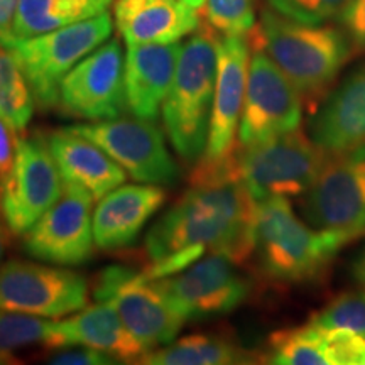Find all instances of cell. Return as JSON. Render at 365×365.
<instances>
[{
	"label": "cell",
	"instance_id": "3957f363",
	"mask_svg": "<svg viewBox=\"0 0 365 365\" xmlns=\"http://www.w3.org/2000/svg\"><path fill=\"white\" fill-rule=\"evenodd\" d=\"M350 240L339 232L307 225L282 196L255 203L254 254L272 281L299 284L317 279Z\"/></svg>",
	"mask_w": 365,
	"mask_h": 365
},
{
	"label": "cell",
	"instance_id": "d4e9b609",
	"mask_svg": "<svg viewBox=\"0 0 365 365\" xmlns=\"http://www.w3.org/2000/svg\"><path fill=\"white\" fill-rule=\"evenodd\" d=\"M58 322L0 309V365L21 364L36 349H63Z\"/></svg>",
	"mask_w": 365,
	"mask_h": 365
},
{
	"label": "cell",
	"instance_id": "cb8c5ba5",
	"mask_svg": "<svg viewBox=\"0 0 365 365\" xmlns=\"http://www.w3.org/2000/svg\"><path fill=\"white\" fill-rule=\"evenodd\" d=\"M255 362V355L222 336L191 335L149 352L139 364L148 365H234Z\"/></svg>",
	"mask_w": 365,
	"mask_h": 365
},
{
	"label": "cell",
	"instance_id": "ffe728a7",
	"mask_svg": "<svg viewBox=\"0 0 365 365\" xmlns=\"http://www.w3.org/2000/svg\"><path fill=\"white\" fill-rule=\"evenodd\" d=\"M113 14L127 46L178 43L202 26V14L185 0H117Z\"/></svg>",
	"mask_w": 365,
	"mask_h": 365
},
{
	"label": "cell",
	"instance_id": "7a4b0ae2",
	"mask_svg": "<svg viewBox=\"0 0 365 365\" xmlns=\"http://www.w3.org/2000/svg\"><path fill=\"white\" fill-rule=\"evenodd\" d=\"M250 49H262L313 110L330 93L340 71L355 51L354 41L333 26L303 24L264 9L247 34Z\"/></svg>",
	"mask_w": 365,
	"mask_h": 365
},
{
	"label": "cell",
	"instance_id": "836d02e7",
	"mask_svg": "<svg viewBox=\"0 0 365 365\" xmlns=\"http://www.w3.org/2000/svg\"><path fill=\"white\" fill-rule=\"evenodd\" d=\"M12 132V127L0 117V181L11 173L14 159H16L17 139H14Z\"/></svg>",
	"mask_w": 365,
	"mask_h": 365
},
{
	"label": "cell",
	"instance_id": "4316f807",
	"mask_svg": "<svg viewBox=\"0 0 365 365\" xmlns=\"http://www.w3.org/2000/svg\"><path fill=\"white\" fill-rule=\"evenodd\" d=\"M266 362L277 365H330L322 344L319 328L303 327L274 331L267 340Z\"/></svg>",
	"mask_w": 365,
	"mask_h": 365
},
{
	"label": "cell",
	"instance_id": "6da1fadb",
	"mask_svg": "<svg viewBox=\"0 0 365 365\" xmlns=\"http://www.w3.org/2000/svg\"><path fill=\"white\" fill-rule=\"evenodd\" d=\"M255 203L239 176L237 148L220 163H200L191 188L145 235V272L171 276L205 254L245 262L254 254Z\"/></svg>",
	"mask_w": 365,
	"mask_h": 365
},
{
	"label": "cell",
	"instance_id": "74e56055",
	"mask_svg": "<svg viewBox=\"0 0 365 365\" xmlns=\"http://www.w3.org/2000/svg\"><path fill=\"white\" fill-rule=\"evenodd\" d=\"M186 4H188V6H191L193 9H196V11H200V9L203 7V4H205V0H185Z\"/></svg>",
	"mask_w": 365,
	"mask_h": 365
},
{
	"label": "cell",
	"instance_id": "8992f818",
	"mask_svg": "<svg viewBox=\"0 0 365 365\" xmlns=\"http://www.w3.org/2000/svg\"><path fill=\"white\" fill-rule=\"evenodd\" d=\"M330 158L301 129L264 143L237 145V170L255 202L274 196H303Z\"/></svg>",
	"mask_w": 365,
	"mask_h": 365
},
{
	"label": "cell",
	"instance_id": "1f68e13d",
	"mask_svg": "<svg viewBox=\"0 0 365 365\" xmlns=\"http://www.w3.org/2000/svg\"><path fill=\"white\" fill-rule=\"evenodd\" d=\"M339 19L355 48L365 51V0H350Z\"/></svg>",
	"mask_w": 365,
	"mask_h": 365
},
{
	"label": "cell",
	"instance_id": "5bb4252c",
	"mask_svg": "<svg viewBox=\"0 0 365 365\" xmlns=\"http://www.w3.org/2000/svg\"><path fill=\"white\" fill-rule=\"evenodd\" d=\"M93 196L78 185H65L53 205L22 239L24 252L56 266H81L93 254Z\"/></svg>",
	"mask_w": 365,
	"mask_h": 365
},
{
	"label": "cell",
	"instance_id": "f1b7e54d",
	"mask_svg": "<svg viewBox=\"0 0 365 365\" xmlns=\"http://www.w3.org/2000/svg\"><path fill=\"white\" fill-rule=\"evenodd\" d=\"M318 328H344L365 339V289H349L336 294L325 308L309 318Z\"/></svg>",
	"mask_w": 365,
	"mask_h": 365
},
{
	"label": "cell",
	"instance_id": "83f0119b",
	"mask_svg": "<svg viewBox=\"0 0 365 365\" xmlns=\"http://www.w3.org/2000/svg\"><path fill=\"white\" fill-rule=\"evenodd\" d=\"M202 21L222 36H247L255 27V0H205Z\"/></svg>",
	"mask_w": 365,
	"mask_h": 365
},
{
	"label": "cell",
	"instance_id": "52a82bcc",
	"mask_svg": "<svg viewBox=\"0 0 365 365\" xmlns=\"http://www.w3.org/2000/svg\"><path fill=\"white\" fill-rule=\"evenodd\" d=\"M301 213L318 230L339 232L352 240L365 235V143L330 154L301 198Z\"/></svg>",
	"mask_w": 365,
	"mask_h": 365
},
{
	"label": "cell",
	"instance_id": "4fadbf2b",
	"mask_svg": "<svg viewBox=\"0 0 365 365\" xmlns=\"http://www.w3.org/2000/svg\"><path fill=\"white\" fill-rule=\"evenodd\" d=\"M88 303V284L80 274L26 261L0 267V309L63 318Z\"/></svg>",
	"mask_w": 365,
	"mask_h": 365
},
{
	"label": "cell",
	"instance_id": "5b68a950",
	"mask_svg": "<svg viewBox=\"0 0 365 365\" xmlns=\"http://www.w3.org/2000/svg\"><path fill=\"white\" fill-rule=\"evenodd\" d=\"M112 29V16L103 12L33 38H14L11 34L0 44L16 54L33 91L36 107L48 110L58 105L63 78L110 38Z\"/></svg>",
	"mask_w": 365,
	"mask_h": 365
},
{
	"label": "cell",
	"instance_id": "d6986e66",
	"mask_svg": "<svg viewBox=\"0 0 365 365\" xmlns=\"http://www.w3.org/2000/svg\"><path fill=\"white\" fill-rule=\"evenodd\" d=\"M309 135L328 154L365 143V65L323 98L309 120Z\"/></svg>",
	"mask_w": 365,
	"mask_h": 365
},
{
	"label": "cell",
	"instance_id": "277c9868",
	"mask_svg": "<svg viewBox=\"0 0 365 365\" xmlns=\"http://www.w3.org/2000/svg\"><path fill=\"white\" fill-rule=\"evenodd\" d=\"M218 36L203 24L182 44L163 122L173 148L188 163L203 158L217 83Z\"/></svg>",
	"mask_w": 365,
	"mask_h": 365
},
{
	"label": "cell",
	"instance_id": "2e32d148",
	"mask_svg": "<svg viewBox=\"0 0 365 365\" xmlns=\"http://www.w3.org/2000/svg\"><path fill=\"white\" fill-rule=\"evenodd\" d=\"M217 83L210 118L207 149L202 163H220L234 153L245 88H247L250 44L247 36H222L217 43Z\"/></svg>",
	"mask_w": 365,
	"mask_h": 365
},
{
	"label": "cell",
	"instance_id": "44dd1931",
	"mask_svg": "<svg viewBox=\"0 0 365 365\" xmlns=\"http://www.w3.org/2000/svg\"><path fill=\"white\" fill-rule=\"evenodd\" d=\"M48 143L65 185H78L95 200L103 198L127 180L124 168L83 135L63 129L53 132Z\"/></svg>",
	"mask_w": 365,
	"mask_h": 365
},
{
	"label": "cell",
	"instance_id": "8d00e7d4",
	"mask_svg": "<svg viewBox=\"0 0 365 365\" xmlns=\"http://www.w3.org/2000/svg\"><path fill=\"white\" fill-rule=\"evenodd\" d=\"M9 227L6 220H4L2 213H0V261H2V255L6 252L7 247V237H9Z\"/></svg>",
	"mask_w": 365,
	"mask_h": 365
},
{
	"label": "cell",
	"instance_id": "8fae6325",
	"mask_svg": "<svg viewBox=\"0 0 365 365\" xmlns=\"http://www.w3.org/2000/svg\"><path fill=\"white\" fill-rule=\"evenodd\" d=\"M66 129L100 145L137 182L175 185L180 178V168L154 122L117 117Z\"/></svg>",
	"mask_w": 365,
	"mask_h": 365
},
{
	"label": "cell",
	"instance_id": "30bf717a",
	"mask_svg": "<svg viewBox=\"0 0 365 365\" xmlns=\"http://www.w3.org/2000/svg\"><path fill=\"white\" fill-rule=\"evenodd\" d=\"M237 266L227 255L208 254L180 272L156 277V282L182 318L212 319L232 313L247 299L250 284Z\"/></svg>",
	"mask_w": 365,
	"mask_h": 365
},
{
	"label": "cell",
	"instance_id": "ba28073f",
	"mask_svg": "<svg viewBox=\"0 0 365 365\" xmlns=\"http://www.w3.org/2000/svg\"><path fill=\"white\" fill-rule=\"evenodd\" d=\"M65 181L44 135L21 137L12 170L0 181V213L14 235H24L61 198Z\"/></svg>",
	"mask_w": 365,
	"mask_h": 365
},
{
	"label": "cell",
	"instance_id": "4dcf8cb0",
	"mask_svg": "<svg viewBox=\"0 0 365 365\" xmlns=\"http://www.w3.org/2000/svg\"><path fill=\"white\" fill-rule=\"evenodd\" d=\"M330 365H365V339L344 328H319Z\"/></svg>",
	"mask_w": 365,
	"mask_h": 365
},
{
	"label": "cell",
	"instance_id": "9c48e42d",
	"mask_svg": "<svg viewBox=\"0 0 365 365\" xmlns=\"http://www.w3.org/2000/svg\"><path fill=\"white\" fill-rule=\"evenodd\" d=\"M93 296L100 303H110L132 335L149 350L171 344L186 322L173 309L154 277L125 266L103 269Z\"/></svg>",
	"mask_w": 365,
	"mask_h": 365
},
{
	"label": "cell",
	"instance_id": "d6a6232c",
	"mask_svg": "<svg viewBox=\"0 0 365 365\" xmlns=\"http://www.w3.org/2000/svg\"><path fill=\"white\" fill-rule=\"evenodd\" d=\"M53 365H103V364H117L107 354L100 352V350L88 349V346H81L76 350H68L61 352L49 360Z\"/></svg>",
	"mask_w": 365,
	"mask_h": 365
},
{
	"label": "cell",
	"instance_id": "f546056e",
	"mask_svg": "<svg viewBox=\"0 0 365 365\" xmlns=\"http://www.w3.org/2000/svg\"><path fill=\"white\" fill-rule=\"evenodd\" d=\"M267 4L281 16L303 24L318 26L339 17L350 0H267Z\"/></svg>",
	"mask_w": 365,
	"mask_h": 365
},
{
	"label": "cell",
	"instance_id": "7402d4cb",
	"mask_svg": "<svg viewBox=\"0 0 365 365\" xmlns=\"http://www.w3.org/2000/svg\"><path fill=\"white\" fill-rule=\"evenodd\" d=\"M58 331L66 346L100 350L115 362H140L150 352L132 335L110 303L98 301L93 307H85L65 322H58Z\"/></svg>",
	"mask_w": 365,
	"mask_h": 365
},
{
	"label": "cell",
	"instance_id": "7c38bea8",
	"mask_svg": "<svg viewBox=\"0 0 365 365\" xmlns=\"http://www.w3.org/2000/svg\"><path fill=\"white\" fill-rule=\"evenodd\" d=\"M239 124L240 148L299 129L303 100L289 78L262 49H252Z\"/></svg>",
	"mask_w": 365,
	"mask_h": 365
},
{
	"label": "cell",
	"instance_id": "d590c367",
	"mask_svg": "<svg viewBox=\"0 0 365 365\" xmlns=\"http://www.w3.org/2000/svg\"><path fill=\"white\" fill-rule=\"evenodd\" d=\"M350 271H352L354 279L359 282L360 287L365 289V249L360 250V252L352 259Z\"/></svg>",
	"mask_w": 365,
	"mask_h": 365
},
{
	"label": "cell",
	"instance_id": "9a60e30c",
	"mask_svg": "<svg viewBox=\"0 0 365 365\" xmlns=\"http://www.w3.org/2000/svg\"><path fill=\"white\" fill-rule=\"evenodd\" d=\"M125 58L118 39L98 46L59 85L58 105L66 117L108 120L124 113Z\"/></svg>",
	"mask_w": 365,
	"mask_h": 365
},
{
	"label": "cell",
	"instance_id": "484cf974",
	"mask_svg": "<svg viewBox=\"0 0 365 365\" xmlns=\"http://www.w3.org/2000/svg\"><path fill=\"white\" fill-rule=\"evenodd\" d=\"M34 97L16 54L0 44V117L22 132L34 112Z\"/></svg>",
	"mask_w": 365,
	"mask_h": 365
},
{
	"label": "cell",
	"instance_id": "e0dca14e",
	"mask_svg": "<svg viewBox=\"0 0 365 365\" xmlns=\"http://www.w3.org/2000/svg\"><path fill=\"white\" fill-rule=\"evenodd\" d=\"M182 44L127 46L125 108L143 120L156 122L170 93Z\"/></svg>",
	"mask_w": 365,
	"mask_h": 365
},
{
	"label": "cell",
	"instance_id": "603a6c76",
	"mask_svg": "<svg viewBox=\"0 0 365 365\" xmlns=\"http://www.w3.org/2000/svg\"><path fill=\"white\" fill-rule=\"evenodd\" d=\"M113 0H17L14 38H33L107 12Z\"/></svg>",
	"mask_w": 365,
	"mask_h": 365
},
{
	"label": "cell",
	"instance_id": "ac0fdd59",
	"mask_svg": "<svg viewBox=\"0 0 365 365\" xmlns=\"http://www.w3.org/2000/svg\"><path fill=\"white\" fill-rule=\"evenodd\" d=\"M166 202L158 185H122L98 200L93 212L95 245L115 250L135 242L149 218Z\"/></svg>",
	"mask_w": 365,
	"mask_h": 365
},
{
	"label": "cell",
	"instance_id": "e575fe53",
	"mask_svg": "<svg viewBox=\"0 0 365 365\" xmlns=\"http://www.w3.org/2000/svg\"><path fill=\"white\" fill-rule=\"evenodd\" d=\"M17 0H0V41L12 34V19Z\"/></svg>",
	"mask_w": 365,
	"mask_h": 365
}]
</instances>
